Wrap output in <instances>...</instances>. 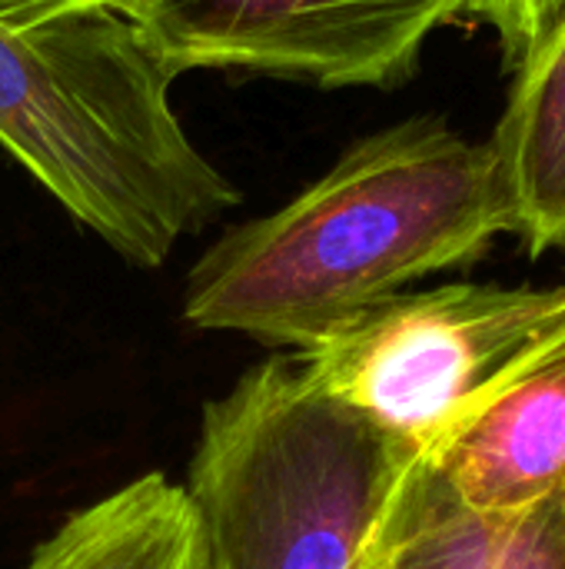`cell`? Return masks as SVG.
Here are the masks:
<instances>
[{
    "instance_id": "1",
    "label": "cell",
    "mask_w": 565,
    "mask_h": 569,
    "mask_svg": "<svg viewBox=\"0 0 565 569\" xmlns=\"http://www.w3.org/2000/svg\"><path fill=\"white\" fill-rule=\"evenodd\" d=\"M513 233L490 143L443 117H410L360 137L280 210L230 227L190 270L183 317L296 353L403 293L473 263Z\"/></svg>"
},
{
    "instance_id": "2",
    "label": "cell",
    "mask_w": 565,
    "mask_h": 569,
    "mask_svg": "<svg viewBox=\"0 0 565 569\" xmlns=\"http://www.w3.org/2000/svg\"><path fill=\"white\" fill-rule=\"evenodd\" d=\"M170 87L113 10L0 27V147L143 270L240 203L233 180L190 140Z\"/></svg>"
},
{
    "instance_id": "3",
    "label": "cell",
    "mask_w": 565,
    "mask_h": 569,
    "mask_svg": "<svg viewBox=\"0 0 565 569\" xmlns=\"http://www.w3.org/2000/svg\"><path fill=\"white\" fill-rule=\"evenodd\" d=\"M413 460L273 357L206 403L183 493L213 569H356Z\"/></svg>"
},
{
    "instance_id": "4",
    "label": "cell",
    "mask_w": 565,
    "mask_h": 569,
    "mask_svg": "<svg viewBox=\"0 0 565 569\" xmlns=\"http://www.w3.org/2000/svg\"><path fill=\"white\" fill-rule=\"evenodd\" d=\"M565 333V283L393 293L300 350L306 377L423 457L480 397Z\"/></svg>"
},
{
    "instance_id": "5",
    "label": "cell",
    "mask_w": 565,
    "mask_h": 569,
    "mask_svg": "<svg viewBox=\"0 0 565 569\" xmlns=\"http://www.w3.org/2000/svg\"><path fill=\"white\" fill-rule=\"evenodd\" d=\"M110 10L173 80L243 70L320 90H393L470 0H117Z\"/></svg>"
},
{
    "instance_id": "6",
    "label": "cell",
    "mask_w": 565,
    "mask_h": 569,
    "mask_svg": "<svg viewBox=\"0 0 565 569\" xmlns=\"http://www.w3.org/2000/svg\"><path fill=\"white\" fill-rule=\"evenodd\" d=\"M423 460L480 513L565 493V333L480 397Z\"/></svg>"
},
{
    "instance_id": "7",
    "label": "cell",
    "mask_w": 565,
    "mask_h": 569,
    "mask_svg": "<svg viewBox=\"0 0 565 569\" xmlns=\"http://www.w3.org/2000/svg\"><path fill=\"white\" fill-rule=\"evenodd\" d=\"M356 569H565V493L516 513H480L416 457Z\"/></svg>"
},
{
    "instance_id": "8",
    "label": "cell",
    "mask_w": 565,
    "mask_h": 569,
    "mask_svg": "<svg viewBox=\"0 0 565 569\" xmlns=\"http://www.w3.org/2000/svg\"><path fill=\"white\" fill-rule=\"evenodd\" d=\"M493 147L513 233L533 257L565 250V17L546 43L516 70Z\"/></svg>"
},
{
    "instance_id": "9",
    "label": "cell",
    "mask_w": 565,
    "mask_h": 569,
    "mask_svg": "<svg viewBox=\"0 0 565 569\" xmlns=\"http://www.w3.org/2000/svg\"><path fill=\"white\" fill-rule=\"evenodd\" d=\"M23 569H213L200 520L163 473H147L73 513Z\"/></svg>"
},
{
    "instance_id": "10",
    "label": "cell",
    "mask_w": 565,
    "mask_h": 569,
    "mask_svg": "<svg viewBox=\"0 0 565 569\" xmlns=\"http://www.w3.org/2000/svg\"><path fill=\"white\" fill-rule=\"evenodd\" d=\"M470 13L500 33L506 70L516 73L563 23L565 0H470Z\"/></svg>"
},
{
    "instance_id": "11",
    "label": "cell",
    "mask_w": 565,
    "mask_h": 569,
    "mask_svg": "<svg viewBox=\"0 0 565 569\" xmlns=\"http://www.w3.org/2000/svg\"><path fill=\"white\" fill-rule=\"evenodd\" d=\"M117 0H0V27L37 30L53 20H67L90 10H110Z\"/></svg>"
}]
</instances>
